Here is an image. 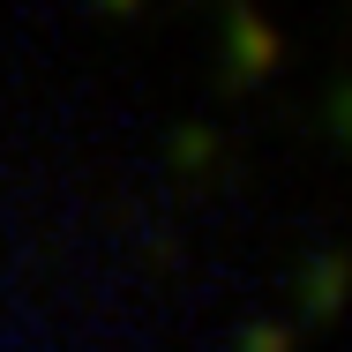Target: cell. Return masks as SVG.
Segmentation results:
<instances>
[{"mask_svg":"<svg viewBox=\"0 0 352 352\" xmlns=\"http://www.w3.org/2000/svg\"><path fill=\"white\" fill-rule=\"evenodd\" d=\"M217 150V128H173V173H210Z\"/></svg>","mask_w":352,"mask_h":352,"instance_id":"cell-3","label":"cell"},{"mask_svg":"<svg viewBox=\"0 0 352 352\" xmlns=\"http://www.w3.org/2000/svg\"><path fill=\"white\" fill-rule=\"evenodd\" d=\"M292 300H300V322H307V330H330V322L352 307V255H345V248L307 255V263H300V285H292Z\"/></svg>","mask_w":352,"mask_h":352,"instance_id":"cell-2","label":"cell"},{"mask_svg":"<svg viewBox=\"0 0 352 352\" xmlns=\"http://www.w3.org/2000/svg\"><path fill=\"white\" fill-rule=\"evenodd\" d=\"M322 135H330V142L352 157V82H338V90L322 98Z\"/></svg>","mask_w":352,"mask_h":352,"instance_id":"cell-4","label":"cell"},{"mask_svg":"<svg viewBox=\"0 0 352 352\" xmlns=\"http://www.w3.org/2000/svg\"><path fill=\"white\" fill-rule=\"evenodd\" d=\"M285 60V38L278 23H263L255 8H232L225 15V90L240 98V90H255V82H270Z\"/></svg>","mask_w":352,"mask_h":352,"instance_id":"cell-1","label":"cell"},{"mask_svg":"<svg viewBox=\"0 0 352 352\" xmlns=\"http://www.w3.org/2000/svg\"><path fill=\"white\" fill-rule=\"evenodd\" d=\"M240 352H292V330L285 322H248L240 330Z\"/></svg>","mask_w":352,"mask_h":352,"instance_id":"cell-5","label":"cell"}]
</instances>
